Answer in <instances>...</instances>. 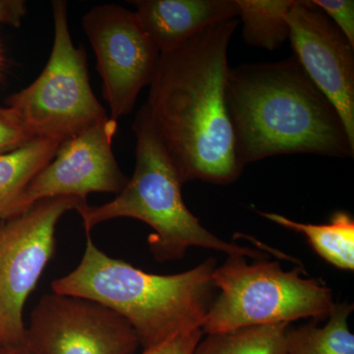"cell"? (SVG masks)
I'll return each mask as SVG.
<instances>
[{
    "instance_id": "obj_1",
    "label": "cell",
    "mask_w": 354,
    "mask_h": 354,
    "mask_svg": "<svg viewBox=\"0 0 354 354\" xmlns=\"http://www.w3.org/2000/svg\"><path fill=\"white\" fill-rule=\"evenodd\" d=\"M239 25L211 26L158 58L145 106L183 184L227 185L243 171L227 108V50Z\"/></svg>"
},
{
    "instance_id": "obj_2",
    "label": "cell",
    "mask_w": 354,
    "mask_h": 354,
    "mask_svg": "<svg viewBox=\"0 0 354 354\" xmlns=\"http://www.w3.org/2000/svg\"><path fill=\"white\" fill-rule=\"evenodd\" d=\"M227 108L243 169L290 153L353 157L339 113L295 57L230 68Z\"/></svg>"
},
{
    "instance_id": "obj_3",
    "label": "cell",
    "mask_w": 354,
    "mask_h": 354,
    "mask_svg": "<svg viewBox=\"0 0 354 354\" xmlns=\"http://www.w3.org/2000/svg\"><path fill=\"white\" fill-rule=\"evenodd\" d=\"M86 235L82 260L53 281V292L113 310L130 324L144 349L202 330L215 301V259L179 274H151L102 252L91 234Z\"/></svg>"
},
{
    "instance_id": "obj_4",
    "label": "cell",
    "mask_w": 354,
    "mask_h": 354,
    "mask_svg": "<svg viewBox=\"0 0 354 354\" xmlns=\"http://www.w3.org/2000/svg\"><path fill=\"white\" fill-rule=\"evenodd\" d=\"M133 131L136 137V164L131 178L114 199L99 206L87 202L76 209L86 234L104 221L135 218L153 230L148 244L160 262L181 259L189 247L220 251L227 256L268 259L261 251L218 239L206 230L186 207L183 183L158 137L145 104L139 109Z\"/></svg>"
},
{
    "instance_id": "obj_5",
    "label": "cell",
    "mask_w": 354,
    "mask_h": 354,
    "mask_svg": "<svg viewBox=\"0 0 354 354\" xmlns=\"http://www.w3.org/2000/svg\"><path fill=\"white\" fill-rule=\"evenodd\" d=\"M301 268L285 271L279 262L228 256L215 269L214 283L220 291L203 325V333L290 323L299 319L327 320L334 309L333 291L317 279L301 277Z\"/></svg>"
},
{
    "instance_id": "obj_6",
    "label": "cell",
    "mask_w": 354,
    "mask_h": 354,
    "mask_svg": "<svg viewBox=\"0 0 354 354\" xmlns=\"http://www.w3.org/2000/svg\"><path fill=\"white\" fill-rule=\"evenodd\" d=\"M51 7L55 37L48 62L6 102L32 136L62 143L109 115L91 86L85 48L72 41L67 2L55 0Z\"/></svg>"
},
{
    "instance_id": "obj_7",
    "label": "cell",
    "mask_w": 354,
    "mask_h": 354,
    "mask_svg": "<svg viewBox=\"0 0 354 354\" xmlns=\"http://www.w3.org/2000/svg\"><path fill=\"white\" fill-rule=\"evenodd\" d=\"M85 200L57 197L41 200L20 215L0 223V341L25 344L23 312L55 255L58 221Z\"/></svg>"
},
{
    "instance_id": "obj_8",
    "label": "cell",
    "mask_w": 354,
    "mask_h": 354,
    "mask_svg": "<svg viewBox=\"0 0 354 354\" xmlns=\"http://www.w3.org/2000/svg\"><path fill=\"white\" fill-rule=\"evenodd\" d=\"M102 81V95L118 121L134 109L142 88L150 86L160 53L140 25L134 11L101 4L82 18Z\"/></svg>"
},
{
    "instance_id": "obj_9",
    "label": "cell",
    "mask_w": 354,
    "mask_h": 354,
    "mask_svg": "<svg viewBox=\"0 0 354 354\" xmlns=\"http://www.w3.org/2000/svg\"><path fill=\"white\" fill-rule=\"evenodd\" d=\"M25 346L36 354H133L140 342L130 324L113 310L53 292L32 309Z\"/></svg>"
},
{
    "instance_id": "obj_10",
    "label": "cell",
    "mask_w": 354,
    "mask_h": 354,
    "mask_svg": "<svg viewBox=\"0 0 354 354\" xmlns=\"http://www.w3.org/2000/svg\"><path fill=\"white\" fill-rule=\"evenodd\" d=\"M118 127V121L109 116L62 142L50 164L28 186L22 213L50 198L77 197L87 201L92 193L118 194L128 178L113 150Z\"/></svg>"
},
{
    "instance_id": "obj_11",
    "label": "cell",
    "mask_w": 354,
    "mask_h": 354,
    "mask_svg": "<svg viewBox=\"0 0 354 354\" xmlns=\"http://www.w3.org/2000/svg\"><path fill=\"white\" fill-rule=\"evenodd\" d=\"M288 20L295 57L337 109L354 148V46L312 0H295Z\"/></svg>"
},
{
    "instance_id": "obj_12",
    "label": "cell",
    "mask_w": 354,
    "mask_h": 354,
    "mask_svg": "<svg viewBox=\"0 0 354 354\" xmlns=\"http://www.w3.org/2000/svg\"><path fill=\"white\" fill-rule=\"evenodd\" d=\"M140 25L158 53L176 50L211 26L237 19L236 0H135Z\"/></svg>"
},
{
    "instance_id": "obj_13",
    "label": "cell",
    "mask_w": 354,
    "mask_h": 354,
    "mask_svg": "<svg viewBox=\"0 0 354 354\" xmlns=\"http://www.w3.org/2000/svg\"><path fill=\"white\" fill-rule=\"evenodd\" d=\"M60 144L35 137L19 148L0 153V221L22 214L28 186L50 164Z\"/></svg>"
},
{
    "instance_id": "obj_14",
    "label": "cell",
    "mask_w": 354,
    "mask_h": 354,
    "mask_svg": "<svg viewBox=\"0 0 354 354\" xmlns=\"http://www.w3.org/2000/svg\"><path fill=\"white\" fill-rule=\"evenodd\" d=\"M258 213L281 227L304 234L310 246L326 262L337 269L353 271L354 220L346 212H335L330 223L324 225L299 223L279 214Z\"/></svg>"
},
{
    "instance_id": "obj_15",
    "label": "cell",
    "mask_w": 354,
    "mask_h": 354,
    "mask_svg": "<svg viewBox=\"0 0 354 354\" xmlns=\"http://www.w3.org/2000/svg\"><path fill=\"white\" fill-rule=\"evenodd\" d=\"M353 311V304H335L323 327L312 321L297 329L290 328L286 354H354V335L348 326Z\"/></svg>"
},
{
    "instance_id": "obj_16",
    "label": "cell",
    "mask_w": 354,
    "mask_h": 354,
    "mask_svg": "<svg viewBox=\"0 0 354 354\" xmlns=\"http://www.w3.org/2000/svg\"><path fill=\"white\" fill-rule=\"evenodd\" d=\"M290 328V323H279L207 334L194 354H286Z\"/></svg>"
},
{
    "instance_id": "obj_17",
    "label": "cell",
    "mask_w": 354,
    "mask_h": 354,
    "mask_svg": "<svg viewBox=\"0 0 354 354\" xmlns=\"http://www.w3.org/2000/svg\"><path fill=\"white\" fill-rule=\"evenodd\" d=\"M249 46L274 50L290 39L288 16L295 0H236Z\"/></svg>"
},
{
    "instance_id": "obj_18",
    "label": "cell",
    "mask_w": 354,
    "mask_h": 354,
    "mask_svg": "<svg viewBox=\"0 0 354 354\" xmlns=\"http://www.w3.org/2000/svg\"><path fill=\"white\" fill-rule=\"evenodd\" d=\"M35 138L12 109L0 106V153L9 152Z\"/></svg>"
},
{
    "instance_id": "obj_19",
    "label": "cell",
    "mask_w": 354,
    "mask_h": 354,
    "mask_svg": "<svg viewBox=\"0 0 354 354\" xmlns=\"http://www.w3.org/2000/svg\"><path fill=\"white\" fill-rule=\"evenodd\" d=\"M354 46L353 0H312Z\"/></svg>"
},
{
    "instance_id": "obj_20",
    "label": "cell",
    "mask_w": 354,
    "mask_h": 354,
    "mask_svg": "<svg viewBox=\"0 0 354 354\" xmlns=\"http://www.w3.org/2000/svg\"><path fill=\"white\" fill-rule=\"evenodd\" d=\"M203 334L204 333L202 330H193L158 346L145 348L142 354H194L197 344L202 339Z\"/></svg>"
},
{
    "instance_id": "obj_21",
    "label": "cell",
    "mask_w": 354,
    "mask_h": 354,
    "mask_svg": "<svg viewBox=\"0 0 354 354\" xmlns=\"http://www.w3.org/2000/svg\"><path fill=\"white\" fill-rule=\"evenodd\" d=\"M24 0H0V23L19 28L27 15Z\"/></svg>"
},
{
    "instance_id": "obj_22",
    "label": "cell",
    "mask_w": 354,
    "mask_h": 354,
    "mask_svg": "<svg viewBox=\"0 0 354 354\" xmlns=\"http://www.w3.org/2000/svg\"><path fill=\"white\" fill-rule=\"evenodd\" d=\"M0 354H36L30 351L25 344L16 346V344H0Z\"/></svg>"
},
{
    "instance_id": "obj_23",
    "label": "cell",
    "mask_w": 354,
    "mask_h": 354,
    "mask_svg": "<svg viewBox=\"0 0 354 354\" xmlns=\"http://www.w3.org/2000/svg\"><path fill=\"white\" fill-rule=\"evenodd\" d=\"M0 65H1V55H0Z\"/></svg>"
},
{
    "instance_id": "obj_24",
    "label": "cell",
    "mask_w": 354,
    "mask_h": 354,
    "mask_svg": "<svg viewBox=\"0 0 354 354\" xmlns=\"http://www.w3.org/2000/svg\"><path fill=\"white\" fill-rule=\"evenodd\" d=\"M0 344H2L1 341H0Z\"/></svg>"
}]
</instances>
